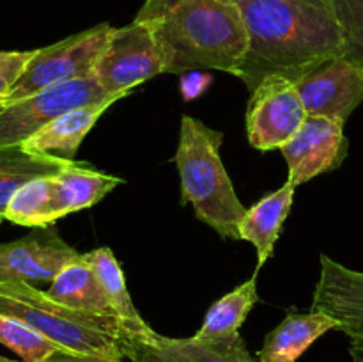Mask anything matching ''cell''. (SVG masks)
<instances>
[{
    "label": "cell",
    "instance_id": "6da1fadb",
    "mask_svg": "<svg viewBox=\"0 0 363 362\" xmlns=\"http://www.w3.org/2000/svg\"><path fill=\"white\" fill-rule=\"evenodd\" d=\"M248 32V52L236 77L248 89L264 78L298 82L347 52L332 0H234Z\"/></svg>",
    "mask_w": 363,
    "mask_h": 362
},
{
    "label": "cell",
    "instance_id": "7a4b0ae2",
    "mask_svg": "<svg viewBox=\"0 0 363 362\" xmlns=\"http://www.w3.org/2000/svg\"><path fill=\"white\" fill-rule=\"evenodd\" d=\"M135 20L155 34L165 73L236 75L248 52L247 25L234 0H145Z\"/></svg>",
    "mask_w": 363,
    "mask_h": 362
},
{
    "label": "cell",
    "instance_id": "3957f363",
    "mask_svg": "<svg viewBox=\"0 0 363 362\" xmlns=\"http://www.w3.org/2000/svg\"><path fill=\"white\" fill-rule=\"evenodd\" d=\"M223 133L191 116L181 117L176 162L181 180V202L194 206L195 216L225 240H240L247 208L238 197L220 156Z\"/></svg>",
    "mask_w": 363,
    "mask_h": 362
},
{
    "label": "cell",
    "instance_id": "277c9868",
    "mask_svg": "<svg viewBox=\"0 0 363 362\" xmlns=\"http://www.w3.org/2000/svg\"><path fill=\"white\" fill-rule=\"evenodd\" d=\"M0 312L20 319L57 346L78 353H113L124 358L133 336L116 316L71 309L27 283H0Z\"/></svg>",
    "mask_w": 363,
    "mask_h": 362
},
{
    "label": "cell",
    "instance_id": "5b68a950",
    "mask_svg": "<svg viewBox=\"0 0 363 362\" xmlns=\"http://www.w3.org/2000/svg\"><path fill=\"white\" fill-rule=\"evenodd\" d=\"M112 25L99 23L80 34L35 50L4 103H13L60 82L92 77L96 62L112 32Z\"/></svg>",
    "mask_w": 363,
    "mask_h": 362
},
{
    "label": "cell",
    "instance_id": "8992f818",
    "mask_svg": "<svg viewBox=\"0 0 363 362\" xmlns=\"http://www.w3.org/2000/svg\"><path fill=\"white\" fill-rule=\"evenodd\" d=\"M106 94L94 77L50 85L43 91L0 106V148L21 146L62 114L101 102Z\"/></svg>",
    "mask_w": 363,
    "mask_h": 362
},
{
    "label": "cell",
    "instance_id": "52a82bcc",
    "mask_svg": "<svg viewBox=\"0 0 363 362\" xmlns=\"http://www.w3.org/2000/svg\"><path fill=\"white\" fill-rule=\"evenodd\" d=\"M165 73V60L151 28L133 20L112 28L110 38L96 62L92 77L106 94L131 92L135 85Z\"/></svg>",
    "mask_w": 363,
    "mask_h": 362
},
{
    "label": "cell",
    "instance_id": "ba28073f",
    "mask_svg": "<svg viewBox=\"0 0 363 362\" xmlns=\"http://www.w3.org/2000/svg\"><path fill=\"white\" fill-rule=\"evenodd\" d=\"M247 106V135L259 151L280 149L308 117L296 84L284 77H268L252 89Z\"/></svg>",
    "mask_w": 363,
    "mask_h": 362
},
{
    "label": "cell",
    "instance_id": "9c48e42d",
    "mask_svg": "<svg viewBox=\"0 0 363 362\" xmlns=\"http://www.w3.org/2000/svg\"><path fill=\"white\" fill-rule=\"evenodd\" d=\"M294 84L308 116L346 123L363 102V64L344 53L323 62Z\"/></svg>",
    "mask_w": 363,
    "mask_h": 362
},
{
    "label": "cell",
    "instance_id": "30bf717a",
    "mask_svg": "<svg viewBox=\"0 0 363 362\" xmlns=\"http://www.w3.org/2000/svg\"><path fill=\"white\" fill-rule=\"evenodd\" d=\"M344 121L308 116L300 130L280 148L289 167L287 181L300 187L321 174L337 169L347 155Z\"/></svg>",
    "mask_w": 363,
    "mask_h": 362
},
{
    "label": "cell",
    "instance_id": "8fae6325",
    "mask_svg": "<svg viewBox=\"0 0 363 362\" xmlns=\"http://www.w3.org/2000/svg\"><path fill=\"white\" fill-rule=\"evenodd\" d=\"M312 309L332 316L350 339L354 362H363V272L321 256V275L314 290Z\"/></svg>",
    "mask_w": 363,
    "mask_h": 362
},
{
    "label": "cell",
    "instance_id": "7c38bea8",
    "mask_svg": "<svg viewBox=\"0 0 363 362\" xmlns=\"http://www.w3.org/2000/svg\"><path fill=\"white\" fill-rule=\"evenodd\" d=\"M80 254L53 227L35 229L20 240L0 243V283H52Z\"/></svg>",
    "mask_w": 363,
    "mask_h": 362
},
{
    "label": "cell",
    "instance_id": "4fadbf2b",
    "mask_svg": "<svg viewBox=\"0 0 363 362\" xmlns=\"http://www.w3.org/2000/svg\"><path fill=\"white\" fill-rule=\"evenodd\" d=\"M124 358L130 362H257L241 336L230 341H204L158 332L131 336Z\"/></svg>",
    "mask_w": 363,
    "mask_h": 362
},
{
    "label": "cell",
    "instance_id": "5bb4252c",
    "mask_svg": "<svg viewBox=\"0 0 363 362\" xmlns=\"http://www.w3.org/2000/svg\"><path fill=\"white\" fill-rule=\"evenodd\" d=\"M130 92H117V94L106 96L101 102L82 105L69 112L62 114L45 128L32 135L28 141L21 144V148L35 155L52 156V158L64 160V162H74L78 148L92 130L99 117L110 109L116 102L128 96Z\"/></svg>",
    "mask_w": 363,
    "mask_h": 362
},
{
    "label": "cell",
    "instance_id": "9a60e30c",
    "mask_svg": "<svg viewBox=\"0 0 363 362\" xmlns=\"http://www.w3.org/2000/svg\"><path fill=\"white\" fill-rule=\"evenodd\" d=\"M339 329L335 319L326 312L289 311L284 322L266 336L259 350V362H298V358L321 336Z\"/></svg>",
    "mask_w": 363,
    "mask_h": 362
},
{
    "label": "cell",
    "instance_id": "2e32d148",
    "mask_svg": "<svg viewBox=\"0 0 363 362\" xmlns=\"http://www.w3.org/2000/svg\"><path fill=\"white\" fill-rule=\"evenodd\" d=\"M294 194L296 187L287 181L279 190L264 195L261 201L248 208L238 226L240 240L248 241L257 251V272L273 256V248L279 240L284 222L293 208Z\"/></svg>",
    "mask_w": 363,
    "mask_h": 362
},
{
    "label": "cell",
    "instance_id": "e0dca14e",
    "mask_svg": "<svg viewBox=\"0 0 363 362\" xmlns=\"http://www.w3.org/2000/svg\"><path fill=\"white\" fill-rule=\"evenodd\" d=\"M121 183L124 181L117 176H110L82 163L67 162L59 172L53 174L57 220L91 208Z\"/></svg>",
    "mask_w": 363,
    "mask_h": 362
},
{
    "label": "cell",
    "instance_id": "ac0fdd59",
    "mask_svg": "<svg viewBox=\"0 0 363 362\" xmlns=\"http://www.w3.org/2000/svg\"><path fill=\"white\" fill-rule=\"evenodd\" d=\"M46 293L59 304L77 311L116 316L85 254H80L77 259L67 263L50 283Z\"/></svg>",
    "mask_w": 363,
    "mask_h": 362
},
{
    "label": "cell",
    "instance_id": "d6986e66",
    "mask_svg": "<svg viewBox=\"0 0 363 362\" xmlns=\"http://www.w3.org/2000/svg\"><path fill=\"white\" fill-rule=\"evenodd\" d=\"M85 258L91 263L106 298L113 309V314L117 316L121 323L126 327V330L133 336H151L155 330L144 322L138 311L135 309L133 300L128 291L126 279H124L121 263L117 261L112 248L99 247L91 252H85Z\"/></svg>",
    "mask_w": 363,
    "mask_h": 362
},
{
    "label": "cell",
    "instance_id": "ffe728a7",
    "mask_svg": "<svg viewBox=\"0 0 363 362\" xmlns=\"http://www.w3.org/2000/svg\"><path fill=\"white\" fill-rule=\"evenodd\" d=\"M257 302V273H255L254 277L223 295L209 307L204 323L195 334V337L204 341L236 339L241 336L240 330L248 312L254 309Z\"/></svg>",
    "mask_w": 363,
    "mask_h": 362
},
{
    "label": "cell",
    "instance_id": "44dd1931",
    "mask_svg": "<svg viewBox=\"0 0 363 362\" xmlns=\"http://www.w3.org/2000/svg\"><path fill=\"white\" fill-rule=\"evenodd\" d=\"M67 162L52 156L35 155L21 146L0 148V215L4 216L11 197L28 181L53 176Z\"/></svg>",
    "mask_w": 363,
    "mask_h": 362
},
{
    "label": "cell",
    "instance_id": "7402d4cb",
    "mask_svg": "<svg viewBox=\"0 0 363 362\" xmlns=\"http://www.w3.org/2000/svg\"><path fill=\"white\" fill-rule=\"evenodd\" d=\"M4 220L34 229L52 227L57 222L53 176L32 180L16 190L4 212Z\"/></svg>",
    "mask_w": 363,
    "mask_h": 362
},
{
    "label": "cell",
    "instance_id": "603a6c76",
    "mask_svg": "<svg viewBox=\"0 0 363 362\" xmlns=\"http://www.w3.org/2000/svg\"><path fill=\"white\" fill-rule=\"evenodd\" d=\"M0 344L14 351L21 362H43L57 350H64L25 325L23 322L2 312H0Z\"/></svg>",
    "mask_w": 363,
    "mask_h": 362
},
{
    "label": "cell",
    "instance_id": "cb8c5ba5",
    "mask_svg": "<svg viewBox=\"0 0 363 362\" xmlns=\"http://www.w3.org/2000/svg\"><path fill=\"white\" fill-rule=\"evenodd\" d=\"M347 43V55L363 64V0H332Z\"/></svg>",
    "mask_w": 363,
    "mask_h": 362
},
{
    "label": "cell",
    "instance_id": "d4e9b609",
    "mask_svg": "<svg viewBox=\"0 0 363 362\" xmlns=\"http://www.w3.org/2000/svg\"><path fill=\"white\" fill-rule=\"evenodd\" d=\"M34 53L35 50H0V103L6 102Z\"/></svg>",
    "mask_w": 363,
    "mask_h": 362
},
{
    "label": "cell",
    "instance_id": "484cf974",
    "mask_svg": "<svg viewBox=\"0 0 363 362\" xmlns=\"http://www.w3.org/2000/svg\"><path fill=\"white\" fill-rule=\"evenodd\" d=\"M43 362H123V357L113 353H78V351L57 350Z\"/></svg>",
    "mask_w": 363,
    "mask_h": 362
},
{
    "label": "cell",
    "instance_id": "4316f807",
    "mask_svg": "<svg viewBox=\"0 0 363 362\" xmlns=\"http://www.w3.org/2000/svg\"><path fill=\"white\" fill-rule=\"evenodd\" d=\"M0 362H16V361H11V358H6V357H2V355H0Z\"/></svg>",
    "mask_w": 363,
    "mask_h": 362
},
{
    "label": "cell",
    "instance_id": "83f0119b",
    "mask_svg": "<svg viewBox=\"0 0 363 362\" xmlns=\"http://www.w3.org/2000/svg\"><path fill=\"white\" fill-rule=\"evenodd\" d=\"M2 220H4V216H2V215H0V224H2Z\"/></svg>",
    "mask_w": 363,
    "mask_h": 362
},
{
    "label": "cell",
    "instance_id": "f1b7e54d",
    "mask_svg": "<svg viewBox=\"0 0 363 362\" xmlns=\"http://www.w3.org/2000/svg\"><path fill=\"white\" fill-rule=\"evenodd\" d=\"M0 106H2V103H0Z\"/></svg>",
    "mask_w": 363,
    "mask_h": 362
}]
</instances>
